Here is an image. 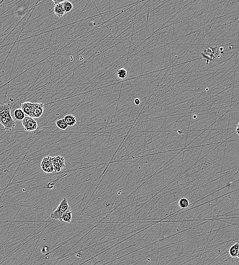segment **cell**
Instances as JSON below:
<instances>
[{
	"mask_svg": "<svg viewBox=\"0 0 239 265\" xmlns=\"http://www.w3.org/2000/svg\"><path fill=\"white\" fill-rule=\"evenodd\" d=\"M11 109L10 103H0V123L6 131H12L15 126V122L11 114Z\"/></svg>",
	"mask_w": 239,
	"mask_h": 265,
	"instance_id": "obj_1",
	"label": "cell"
},
{
	"mask_svg": "<svg viewBox=\"0 0 239 265\" xmlns=\"http://www.w3.org/2000/svg\"><path fill=\"white\" fill-rule=\"evenodd\" d=\"M70 209H71L68 204L67 199L66 198H64L60 202L56 210L51 214V218L55 220H59L61 221L63 214L66 212V211Z\"/></svg>",
	"mask_w": 239,
	"mask_h": 265,
	"instance_id": "obj_2",
	"label": "cell"
},
{
	"mask_svg": "<svg viewBox=\"0 0 239 265\" xmlns=\"http://www.w3.org/2000/svg\"><path fill=\"white\" fill-rule=\"evenodd\" d=\"M25 131L33 132L35 131L38 128V124L34 118L30 116H26L21 121Z\"/></svg>",
	"mask_w": 239,
	"mask_h": 265,
	"instance_id": "obj_3",
	"label": "cell"
},
{
	"mask_svg": "<svg viewBox=\"0 0 239 265\" xmlns=\"http://www.w3.org/2000/svg\"><path fill=\"white\" fill-rule=\"evenodd\" d=\"M41 170L45 173L53 172L54 170L52 162V157L50 156L44 157L41 162Z\"/></svg>",
	"mask_w": 239,
	"mask_h": 265,
	"instance_id": "obj_4",
	"label": "cell"
},
{
	"mask_svg": "<svg viewBox=\"0 0 239 265\" xmlns=\"http://www.w3.org/2000/svg\"><path fill=\"white\" fill-rule=\"evenodd\" d=\"M52 162L54 170L55 172H61L65 166L64 158L60 155L52 157Z\"/></svg>",
	"mask_w": 239,
	"mask_h": 265,
	"instance_id": "obj_5",
	"label": "cell"
},
{
	"mask_svg": "<svg viewBox=\"0 0 239 265\" xmlns=\"http://www.w3.org/2000/svg\"><path fill=\"white\" fill-rule=\"evenodd\" d=\"M44 106L43 103H33L31 117L33 118L41 117L44 113Z\"/></svg>",
	"mask_w": 239,
	"mask_h": 265,
	"instance_id": "obj_6",
	"label": "cell"
},
{
	"mask_svg": "<svg viewBox=\"0 0 239 265\" xmlns=\"http://www.w3.org/2000/svg\"><path fill=\"white\" fill-rule=\"evenodd\" d=\"M33 103L30 102H25L21 105V110H23L25 114L28 115V116L31 117Z\"/></svg>",
	"mask_w": 239,
	"mask_h": 265,
	"instance_id": "obj_7",
	"label": "cell"
},
{
	"mask_svg": "<svg viewBox=\"0 0 239 265\" xmlns=\"http://www.w3.org/2000/svg\"><path fill=\"white\" fill-rule=\"evenodd\" d=\"M239 243H237L231 246L228 250V254L232 258L239 257Z\"/></svg>",
	"mask_w": 239,
	"mask_h": 265,
	"instance_id": "obj_8",
	"label": "cell"
},
{
	"mask_svg": "<svg viewBox=\"0 0 239 265\" xmlns=\"http://www.w3.org/2000/svg\"><path fill=\"white\" fill-rule=\"evenodd\" d=\"M63 119L68 126H73L76 125L77 123L76 117L72 114H68L65 116Z\"/></svg>",
	"mask_w": 239,
	"mask_h": 265,
	"instance_id": "obj_9",
	"label": "cell"
},
{
	"mask_svg": "<svg viewBox=\"0 0 239 265\" xmlns=\"http://www.w3.org/2000/svg\"><path fill=\"white\" fill-rule=\"evenodd\" d=\"M54 12L56 16L61 18L64 15L65 12L63 10L61 3L54 5Z\"/></svg>",
	"mask_w": 239,
	"mask_h": 265,
	"instance_id": "obj_10",
	"label": "cell"
},
{
	"mask_svg": "<svg viewBox=\"0 0 239 265\" xmlns=\"http://www.w3.org/2000/svg\"><path fill=\"white\" fill-rule=\"evenodd\" d=\"M72 214L73 213L71 209L66 211V212H65L63 214L61 221H64L66 223H70L72 220V217H73Z\"/></svg>",
	"mask_w": 239,
	"mask_h": 265,
	"instance_id": "obj_11",
	"label": "cell"
},
{
	"mask_svg": "<svg viewBox=\"0 0 239 265\" xmlns=\"http://www.w3.org/2000/svg\"><path fill=\"white\" fill-rule=\"evenodd\" d=\"M26 114L21 108H18L15 109L14 111V116L16 120L22 121L25 117H26Z\"/></svg>",
	"mask_w": 239,
	"mask_h": 265,
	"instance_id": "obj_12",
	"label": "cell"
},
{
	"mask_svg": "<svg viewBox=\"0 0 239 265\" xmlns=\"http://www.w3.org/2000/svg\"><path fill=\"white\" fill-rule=\"evenodd\" d=\"M62 6L65 13H68L73 8V4L68 1H64L61 3Z\"/></svg>",
	"mask_w": 239,
	"mask_h": 265,
	"instance_id": "obj_13",
	"label": "cell"
},
{
	"mask_svg": "<svg viewBox=\"0 0 239 265\" xmlns=\"http://www.w3.org/2000/svg\"><path fill=\"white\" fill-rule=\"evenodd\" d=\"M116 75L120 79H124L128 76V71L125 68H120L117 71Z\"/></svg>",
	"mask_w": 239,
	"mask_h": 265,
	"instance_id": "obj_14",
	"label": "cell"
},
{
	"mask_svg": "<svg viewBox=\"0 0 239 265\" xmlns=\"http://www.w3.org/2000/svg\"><path fill=\"white\" fill-rule=\"evenodd\" d=\"M178 204L179 207L182 209H184L187 208L190 205V202L187 198H181L178 202Z\"/></svg>",
	"mask_w": 239,
	"mask_h": 265,
	"instance_id": "obj_15",
	"label": "cell"
},
{
	"mask_svg": "<svg viewBox=\"0 0 239 265\" xmlns=\"http://www.w3.org/2000/svg\"><path fill=\"white\" fill-rule=\"evenodd\" d=\"M56 125L58 128L62 130H65L67 129L68 126L63 118L56 120Z\"/></svg>",
	"mask_w": 239,
	"mask_h": 265,
	"instance_id": "obj_16",
	"label": "cell"
},
{
	"mask_svg": "<svg viewBox=\"0 0 239 265\" xmlns=\"http://www.w3.org/2000/svg\"><path fill=\"white\" fill-rule=\"evenodd\" d=\"M134 103L136 105H139V104L140 103V100L138 98H136V99H135Z\"/></svg>",
	"mask_w": 239,
	"mask_h": 265,
	"instance_id": "obj_17",
	"label": "cell"
},
{
	"mask_svg": "<svg viewBox=\"0 0 239 265\" xmlns=\"http://www.w3.org/2000/svg\"><path fill=\"white\" fill-rule=\"evenodd\" d=\"M53 2L54 3V5H57L58 4L61 3L62 2H63V1H57V0H53Z\"/></svg>",
	"mask_w": 239,
	"mask_h": 265,
	"instance_id": "obj_18",
	"label": "cell"
},
{
	"mask_svg": "<svg viewBox=\"0 0 239 265\" xmlns=\"http://www.w3.org/2000/svg\"><path fill=\"white\" fill-rule=\"evenodd\" d=\"M238 128H239V125H237V134H239V131H238Z\"/></svg>",
	"mask_w": 239,
	"mask_h": 265,
	"instance_id": "obj_19",
	"label": "cell"
}]
</instances>
